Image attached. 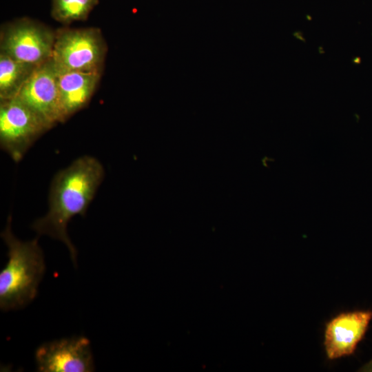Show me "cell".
<instances>
[{
	"instance_id": "cell-3",
	"label": "cell",
	"mask_w": 372,
	"mask_h": 372,
	"mask_svg": "<svg viewBox=\"0 0 372 372\" xmlns=\"http://www.w3.org/2000/svg\"><path fill=\"white\" fill-rule=\"evenodd\" d=\"M107 45L96 28H62L56 32L52 60L59 73L101 74Z\"/></svg>"
},
{
	"instance_id": "cell-7",
	"label": "cell",
	"mask_w": 372,
	"mask_h": 372,
	"mask_svg": "<svg viewBox=\"0 0 372 372\" xmlns=\"http://www.w3.org/2000/svg\"><path fill=\"white\" fill-rule=\"evenodd\" d=\"M40 372H90L94 369L90 340L83 336L45 342L35 352Z\"/></svg>"
},
{
	"instance_id": "cell-8",
	"label": "cell",
	"mask_w": 372,
	"mask_h": 372,
	"mask_svg": "<svg viewBox=\"0 0 372 372\" xmlns=\"http://www.w3.org/2000/svg\"><path fill=\"white\" fill-rule=\"evenodd\" d=\"M372 319V311L341 312L325 324L324 347L329 360L352 355Z\"/></svg>"
},
{
	"instance_id": "cell-11",
	"label": "cell",
	"mask_w": 372,
	"mask_h": 372,
	"mask_svg": "<svg viewBox=\"0 0 372 372\" xmlns=\"http://www.w3.org/2000/svg\"><path fill=\"white\" fill-rule=\"evenodd\" d=\"M98 3L99 0H52V17L64 24L85 20Z\"/></svg>"
},
{
	"instance_id": "cell-10",
	"label": "cell",
	"mask_w": 372,
	"mask_h": 372,
	"mask_svg": "<svg viewBox=\"0 0 372 372\" xmlns=\"http://www.w3.org/2000/svg\"><path fill=\"white\" fill-rule=\"evenodd\" d=\"M37 66L0 53V101L17 97Z\"/></svg>"
},
{
	"instance_id": "cell-1",
	"label": "cell",
	"mask_w": 372,
	"mask_h": 372,
	"mask_svg": "<svg viewBox=\"0 0 372 372\" xmlns=\"http://www.w3.org/2000/svg\"><path fill=\"white\" fill-rule=\"evenodd\" d=\"M104 176L103 166L95 157L84 155L75 159L54 176L49 191L48 211L31 226L38 234L64 243L75 266L77 251L68 234L67 226L75 216L85 215Z\"/></svg>"
},
{
	"instance_id": "cell-13",
	"label": "cell",
	"mask_w": 372,
	"mask_h": 372,
	"mask_svg": "<svg viewBox=\"0 0 372 372\" xmlns=\"http://www.w3.org/2000/svg\"><path fill=\"white\" fill-rule=\"evenodd\" d=\"M293 36L300 40H302L304 42L305 41V39L303 38V37L302 36V32H295L293 33Z\"/></svg>"
},
{
	"instance_id": "cell-12",
	"label": "cell",
	"mask_w": 372,
	"mask_h": 372,
	"mask_svg": "<svg viewBox=\"0 0 372 372\" xmlns=\"http://www.w3.org/2000/svg\"><path fill=\"white\" fill-rule=\"evenodd\" d=\"M359 371L372 372V360L361 367Z\"/></svg>"
},
{
	"instance_id": "cell-9",
	"label": "cell",
	"mask_w": 372,
	"mask_h": 372,
	"mask_svg": "<svg viewBox=\"0 0 372 372\" xmlns=\"http://www.w3.org/2000/svg\"><path fill=\"white\" fill-rule=\"evenodd\" d=\"M101 74L83 72L59 73V102L64 121L89 103Z\"/></svg>"
},
{
	"instance_id": "cell-2",
	"label": "cell",
	"mask_w": 372,
	"mask_h": 372,
	"mask_svg": "<svg viewBox=\"0 0 372 372\" xmlns=\"http://www.w3.org/2000/svg\"><path fill=\"white\" fill-rule=\"evenodd\" d=\"M11 220L9 216L1 234L8 249V261L0 272V308L3 311L23 308L32 302L45 269L38 239L19 240L12 231Z\"/></svg>"
},
{
	"instance_id": "cell-14",
	"label": "cell",
	"mask_w": 372,
	"mask_h": 372,
	"mask_svg": "<svg viewBox=\"0 0 372 372\" xmlns=\"http://www.w3.org/2000/svg\"><path fill=\"white\" fill-rule=\"evenodd\" d=\"M353 62L355 63H359L360 62V59L358 57H355V59H353Z\"/></svg>"
},
{
	"instance_id": "cell-6",
	"label": "cell",
	"mask_w": 372,
	"mask_h": 372,
	"mask_svg": "<svg viewBox=\"0 0 372 372\" xmlns=\"http://www.w3.org/2000/svg\"><path fill=\"white\" fill-rule=\"evenodd\" d=\"M58 79L59 72L50 58L37 67L17 96L50 128L64 122Z\"/></svg>"
},
{
	"instance_id": "cell-5",
	"label": "cell",
	"mask_w": 372,
	"mask_h": 372,
	"mask_svg": "<svg viewBox=\"0 0 372 372\" xmlns=\"http://www.w3.org/2000/svg\"><path fill=\"white\" fill-rule=\"evenodd\" d=\"M56 32L30 19H20L1 31L0 53L39 65L52 57Z\"/></svg>"
},
{
	"instance_id": "cell-4",
	"label": "cell",
	"mask_w": 372,
	"mask_h": 372,
	"mask_svg": "<svg viewBox=\"0 0 372 372\" xmlns=\"http://www.w3.org/2000/svg\"><path fill=\"white\" fill-rule=\"evenodd\" d=\"M50 129L17 97L0 101V145L14 161L19 162L32 144Z\"/></svg>"
}]
</instances>
